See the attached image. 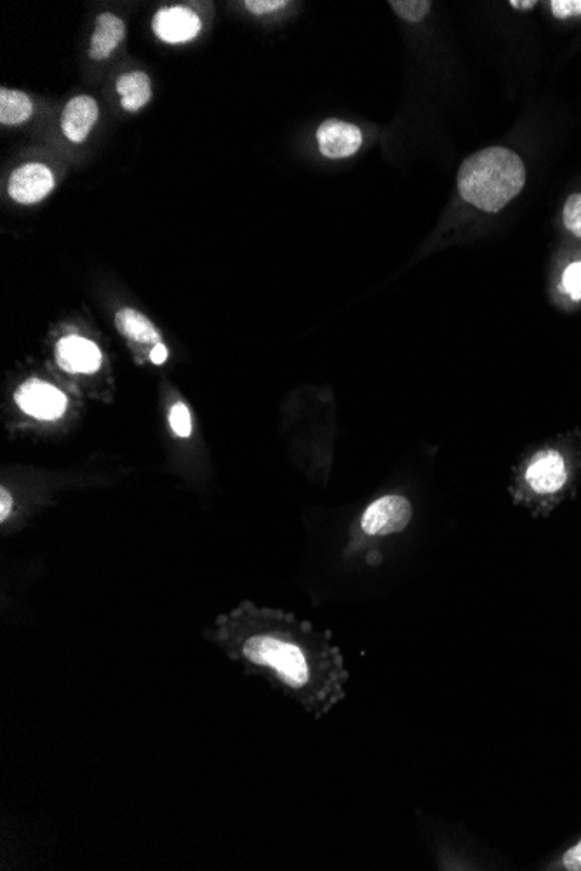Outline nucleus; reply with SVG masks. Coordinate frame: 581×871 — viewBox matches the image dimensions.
Wrapping results in <instances>:
<instances>
[{"mask_svg": "<svg viewBox=\"0 0 581 871\" xmlns=\"http://www.w3.org/2000/svg\"><path fill=\"white\" fill-rule=\"evenodd\" d=\"M208 639L321 720L347 698L350 679L333 633L321 632L293 614L244 602L221 616Z\"/></svg>", "mask_w": 581, "mask_h": 871, "instance_id": "f257e3e1", "label": "nucleus"}, {"mask_svg": "<svg viewBox=\"0 0 581 871\" xmlns=\"http://www.w3.org/2000/svg\"><path fill=\"white\" fill-rule=\"evenodd\" d=\"M526 185V167L517 153L503 147L484 148L461 164L458 190L468 204L498 213Z\"/></svg>", "mask_w": 581, "mask_h": 871, "instance_id": "f03ea898", "label": "nucleus"}, {"mask_svg": "<svg viewBox=\"0 0 581 871\" xmlns=\"http://www.w3.org/2000/svg\"><path fill=\"white\" fill-rule=\"evenodd\" d=\"M569 449L559 446L541 447L522 463L517 475L515 498L550 499L564 493L571 480Z\"/></svg>", "mask_w": 581, "mask_h": 871, "instance_id": "7ed1b4c3", "label": "nucleus"}, {"mask_svg": "<svg viewBox=\"0 0 581 871\" xmlns=\"http://www.w3.org/2000/svg\"><path fill=\"white\" fill-rule=\"evenodd\" d=\"M413 515L415 508L408 496L383 494L364 508L357 526L362 538H387L406 531L413 522Z\"/></svg>", "mask_w": 581, "mask_h": 871, "instance_id": "20e7f679", "label": "nucleus"}, {"mask_svg": "<svg viewBox=\"0 0 581 871\" xmlns=\"http://www.w3.org/2000/svg\"><path fill=\"white\" fill-rule=\"evenodd\" d=\"M14 399L25 413L46 421L60 418L67 409V397L56 386L39 379H30L23 383Z\"/></svg>", "mask_w": 581, "mask_h": 871, "instance_id": "39448f33", "label": "nucleus"}, {"mask_svg": "<svg viewBox=\"0 0 581 871\" xmlns=\"http://www.w3.org/2000/svg\"><path fill=\"white\" fill-rule=\"evenodd\" d=\"M53 188V171L41 162H30L11 174L7 192L18 204H37L53 192Z\"/></svg>", "mask_w": 581, "mask_h": 871, "instance_id": "423d86ee", "label": "nucleus"}, {"mask_svg": "<svg viewBox=\"0 0 581 871\" xmlns=\"http://www.w3.org/2000/svg\"><path fill=\"white\" fill-rule=\"evenodd\" d=\"M154 34L166 44H185L201 32V18L188 7H162L152 20Z\"/></svg>", "mask_w": 581, "mask_h": 871, "instance_id": "0eeeda50", "label": "nucleus"}, {"mask_svg": "<svg viewBox=\"0 0 581 871\" xmlns=\"http://www.w3.org/2000/svg\"><path fill=\"white\" fill-rule=\"evenodd\" d=\"M317 143L324 157L347 159L359 152L362 145V131L345 120H324L321 127L317 129Z\"/></svg>", "mask_w": 581, "mask_h": 871, "instance_id": "6e6552de", "label": "nucleus"}, {"mask_svg": "<svg viewBox=\"0 0 581 871\" xmlns=\"http://www.w3.org/2000/svg\"><path fill=\"white\" fill-rule=\"evenodd\" d=\"M56 360L68 373L91 374L101 366V352L93 341L67 336L56 346Z\"/></svg>", "mask_w": 581, "mask_h": 871, "instance_id": "1a4fd4ad", "label": "nucleus"}, {"mask_svg": "<svg viewBox=\"0 0 581 871\" xmlns=\"http://www.w3.org/2000/svg\"><path fill=\"white\" fill-rule=\"evenodd\" d=\"M98 115H100V110H98V103L94 98L86 96V94L75 96L68 101L63 115H61L63 134L74 143H82L91 133V129L98 120Z\"/></svg>", "mask_w": 581, "mask_h": 871, "instance_id": "9d476101", "label": "nucleus"}, {"mask_svg": "<svg viewBox=\"0 0 581 871\" xmlns=\"http://www.w3.org/2000/svg\"><path fill=\"white\" fill-rule=\"evenodd\" d=\"M124 37H126V25L119 16L112 13L100 14L89 44V56L94 61L107 60L114 54Z\"/></svg>", "mask_w": 581, "mask_h": 871, "instance_id": "9b49d317", "label": "nucleus"}, {"mask_svg": "<svg viewBox=\"0 0 581 871\" xmlns=\"http://www.w3.org/2000/svg\"><path fill=\"white\" fill-rule=\"evenodd\" d=\"M117 93L121 96L124 110L138 112L152 100V82L143 72L121 75L117 80Z\"/></svg>", "mask_w": 581, "mask_h": 871, "instance_id": "f8f14e48", "label": "nucleus"}, {"mask_svg": "<svg viewBox=\"0 0 581 871\" xmlns=\"http://www.w3.org/2000/svg\"><path fill=\"white\" fill-rule=\"evenodd\" d=\"M115 326L129 340L155 345L161 343V333L157 331V327L143 313L133 308H122L121 312H117Z\"/></svg>", "mask_w": 581, "mask_h": 871, "instance_id": "ddd939ff", "label": "nucleus"}, {"mask_svg": "<svg viewBox=\"0 0 581 871\" xmlns=\"http://www.w3.org/2000/svg\"><path fill=\"white\" fill-rule=\"evenodd\" d=\"M34 114V105L27 94L21 91H0V122L4 126H18Z\"/></svg>", "mask_w": 581, "mask_h": 871, "instance_id": "4468645a", "label": "nucleus"}, {"mask_svg": "<svg viewBox=\"0 0 581 871\" xmlns=\"http://www.w3.org/2000/svg\"><path fill=\"white\" fill-rule=\"evenodd\" d=\"M388 4L392 6L395 13L401 16L402 20L409 21V23H418V21L423 20L430 13V7H432V2H428V0H390Z\"/></svg>", "mask_w": 581, "mask_h": 871, "instance_id": "2eb2a0df", "label": "nucleus"}, {"mask_svg": "<svg viewBox=\"0 0 581 871\" xmlns=\"http://www.w3.org/2000/svg\"><path fill=\"white\" fill-rule=\"evenodd\" d=\"M169 425H171L173 432L178 437H181V439H188L192 435V418H190L188 407L183 402H176L171 407V411H169Z\"/></svg>", "mask_w": 581, "mask_h": 871, "instance_id": "dca6fc26", "label": "nucleus"}, {"mask_svg": "<svg viewBox=\"0 0 581 871\" xmlns=\"http://www.w3.org/2000/svg\"><path fill=\"white\" fill-rule=\"evenodd\" d=\"M562 291L576 303L581 301V260L573 261L566 266V270L562 273Z\"/></svg>", "mask_w": 581, "mask_h": 871, "instance_id": "f3484780", "label": "nucleus"}, {"mask_svg": "<svg viewBox=\"0 0 581 871\" xmlns=\"http://www.w3.org/2000/svg\"><path fill=\"white\" fill-rule=\"evenodd\" d=\"M564 225L575 237L581 239V193L571 195L564 204Z\"/></svg>", "mask_w": 581, "mask_h": 871, "instance_id": "a211bd4d", "label": "nucleus"}, {"mask_svg": "<svg viewBox=\"0 0 581 871\" xmlns=\"http://www.w3.org/2000/svg\"><path fill=\"white\" fill-rule=\"evenodd\" d=\"M550 7H552L555 18H559V20H566V18L581 14V0H554V2H550Z\"/></svg>", "mask_w": 581, "mask_h": 871, "instance_id": "6ab92c4d", "label": "nucleus"}, {"mask_svg": "<svg viewBox=\"0 0 581 871\" xmlns=\"http://www.w3.org/2000/svg\"><path fill=\"white\" fill-rule=\"evenodd\" d=\"M244 6L249 13L261 16V14L275 13L279 9H284L288 6V2L286 0H248V2H244Z\"/></svg>", "mask_w": 581, "mask_h": 871, "instance_id": "aec40b11", "label": "nucleus"}, {"mask_svg": "<svg viewBox=\"0 0 581 871\" xmlns=\"http://www.w3.org/2000/svg\"><path fill=\"white\" fill-rule=\"evenodd\" d=\"M562 866L569 871H581V840L578 844L573 845L571 849L564 852Z\"/></svg>", "mask_w": 581, "mask_h": 871, "instance_id": "412c9836", "label": "nucleus"}, {"mask_svg": "<svg viewBox=\"0 0 581 871\" xmlns=\"http://www.w3.org/2000/svg\"><path fill=\"white\" fill-rule=\"evenodd\" d=\"M13 510V494L9 493L7 487H2V489H0V522H2V524H6L9 517H11Z\"/></svg>", "mask_w": 581, "mask_h": 871, "instance_id": "4be33fe9", "label": "nucleus"}, {"mask_svg": "<svg viewBox=\"0 0 581 871\" xmlns=\"http://www.w3.org/2000/svg\"><path fill=\"white\" fill-rule=\"evenodd\" d=\"M167 355H169V353H167L166 346L162 345V343H159V345H155L154 350H152V353H150V359H152V362H154V364H157V366H161V364H164V362H166Z\"/></svg>", "mask_w": 581, "mask_h": 871, "instance_id": "5701e85b", "label": "nucleus"}, {"mask_svg": "<svg viewBox=\"0 0 581 871\" xmlns=\"http://www.w3.org/2000/svg\"><path fill=\"white\" fill-rule=\"evenodd\" d=\"M510 6L515 7V9H533L536 6L535 0H529V2H519V0H512L510 2Z\"/></svg>", "mask_w": 581, "mask_h": 871, "instance_id": "b1692460", "label": "nucleus"}]
</instances>
